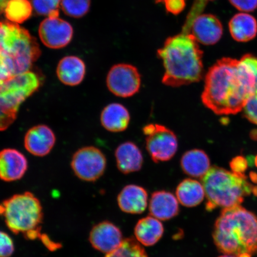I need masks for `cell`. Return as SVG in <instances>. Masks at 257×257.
Wrapping results in <instances>:
<instances>
[{
  "label": "cell",
  "instance_id": "9",
  "mask_svg": "<svg viewBox=\"0 0 257 257\" xmlns=\"http://www.w3.org/2000/svg\"><path fill=\"white\" fill-rule=\"evenodd\" d=\"M107 160L100 150L86 147L77 151L73 156L71 168L77 178L85 182H95L103 175Z\"/></svg>",
  "mask_w": 257,
  "mask_h": 257
},
{
  "label": "cell",
  "instance_id": "20",
  "mask_svg": "<svg viewBox=\"0 0 257 257\" xmlns=\"http://www.w3.org/2000/svg\"><path fill=\"white\" fill-rule=\"evenodd\" d=\"M229 30L231 36L237 42L251 41L257 35L256 19L249 13L240 12L230 19Z\"/></svg>",
  "mask_w": 257,
  "mask_h": 257
},
{
  "label": "cell",
  "instance_id": "24",
  "mask_svg": "<svg viewBox=\"0 0 257 257\" xmlns=\"http://www.w3.org/2000/svg\"><path fill=\"white\" fill-rule=\"evenodd\" d=\"M176 198L180 203L186 207H194L200 205L205 197L202 183L197 180L185 179L177 186Z\"/></svg>",
  "mask_w": 257,
  "mask_h": 257
},
{
  "label": "cell",
  "instance_id": "34",
  "mask_svg": "<svg viewBox=\"0 0 257 257\" xmlns=\"http://www.w3.org/2000/svg\"><path fill=\"white\" fill-rule=\"evenodd\" d=\"M14 77L12 75L11 72L5 62L4 59L0 56V88L3 84L8 80Z\"/></svg>",
  "mask_w": 257,
  "mask_h": 257
},
{
  "label": "cell",
  "instance_id": "22",
  "mask_svg": "<svg viewBox=\"0 0 257 257\" xmlns=\"http://www.w3.org/2000/svg\"><path fill=\"white\" fill-rule=\"evenodd\" d=\"M163 224L153 216H147L138 221L135 227V236L138 242L146 246H152L162 239Z\"/></svg>",
  "mask_w": 257,
  "mask_h": 257
},
{
  "label": "cell",
  "instance_id": "32",
  "mask_svg": "<svg viewBox=\"0 0 257 257\" xmlns=\"http://www.w3.org/2000/svg\"><path fill=\"white\" fill-rule=\"evenodd\" d=\"M229 165L232 172L237 174L243 175L248 169V162L245 157L239 156L230 161Z\"/></svg>",
  "mask_w": 257,
  "mask_h": 257
},
{
  "label": "cell",
  "instance_id": "25",
  "mask_svg": "<svg viewBox=\"0 0 257 257\" xmlns=\"http://www.w3.org/2000/svg\"><path fill=\"white\" fill-rule=\"evenodd\" d=\"M32 8L29 0H10L5 11L6 18L14 23L23 24L31 18Z\"/></svg>",
  "mask_w": 257,
  "mask_h": 257
},
{
  "label": "cell",
  "instance_id": "37",
  "mask_svg": "<svg viewBox=\"0 0 257 257\" xmlns=\"http://www.w3.org/2000/svg\"><path fill=\"white\" fill-rule=\"evenodd\" d=\"M252 139L257 140V131H253L251 134Z\"/></svg>",
  "mask_w": 257,
  "mask_h": 257
},
{
  "label": "cell",
  "instance_id": "12",
  "mask_svg": "<svg viewBox=\"0 0 257 257\" xmlns=\"http://www.w3.org/2000/svg\"><path fill=\"white\" fill-rule=\"evenodd\" d=\"M123 240L119 228L108 221L95 224L89 236V241L93 248L106 254L117 249Z\"/></svg>",
  "mask_w": 257,
  "mask_h": 257
},
{
  "label": "cell",
  "instance_id": "27",
  "mask_svg": "<svg viewBox=\"0 0 257 257\" xmlns=\"http://www.w3.org/2000/svg\"><path fill=\"white\" fill-rule=\"evenodd\" d=\"M91 0H62L61 7L66 15L74 18H80L89 11Z\"/></svg>",
  "mask_w": 257,
  "mask_h": 257
},
{
  "label": "cell",
  "instance_id": "1",
  "mask_svg": "<svg viewBox=\"0 0 257 257\" xmlns=\"http://www.w3.org/2000/svg\"><path fill=\"white\" fill-rule=\"evenodd\" d=\"M256 92L257 57L246 54L239 60L222 58L209 69L201 100L216 114H235Z\"/></svg>",
  "mask_w": 257,
  "mask_h": 257
},
{
  "label": "cell",
  "instance_id": "40",
  "mask_svg": "<svg viewBox=\"0 0 257 257\" xmlns=\"http://www.w3.org/2000/svg\"><path fill=\"white\" fill-rule=\"evenodd\" d=\"M208 1H214V0H208Z\"/></svg>",
  "mask_w": 257,
  "mask_h": 257
},
{
  "label": "cell",
  "instance_id": "11",
  "mask_svg": "<svg viewBox=\"0 0 257 257\" xmlns=\"http://www.w3.org/2000/svg\"><path fill=\"white\" fill-rule=\"evenodd\" d=\"M38 33L45 46L51 49H60L72 41L73 30L69 22L59 17H48L41 22Z\"/></svg>",
  "mask_w": 257,
  "mask_h": 257
},
{
  "label": "cell",
  "instance_id": "2",
  "mask_svg": "<svg viewBox=\"0 0 257 257\" xmlns=\"http://www.w3.org/2000/svg\"><path fill=\"white\" fill-rule=\"evenodd\" d=\"M190 34L169 37L157 55L163 61L165 72L164 84L179 87L200 81L203 77V52Z\"/></svg>",
  "mask_w": 257,
  "mask_h": 257
},
{
  "label": "cell",
  "instance_id": "29",
  "mask_svg": "<svg viewBox=\"0 0 257 257\" xmlns=\"http://www.w3.org/2000/svg\"><path fill=\"white\" fill-rule=\"evenodd\" d=\"M15 249L14 242L11 236L0 230V257H11Z\"/></svg>",
  "mask_w": 257,
  "mask_h": 257
},
{
  "label": "cell",
  "instance_id": "5",
  "mask_svg": "<svg viewBox=\"0 0 257 257\" xmlns=\"http://www.w3.org/2000/svg\"><path fill=\"white\" fill-rule=\"evenodd\" d=\"M201 181L207 199L205 208L208 211L240 205L255 186L247 181L245 174H237L217 166L211 167Z\"/></svg>",
  "mask_w": 257,
  "mask_h": 257
},
{
  "label": "cell",
  "instance_id": "33",
  "mask_svg": "<svg viewBox=\"0 0 257 257\" xmlns=\"http://www.w3.org/2000/svg\"><path fill=\"white\" fill-rule=\"evenodd\" d=\"M165 3L167 11L173 15H178L184 11L186 2L185 0H163Z\"/></svg>",
  "mask_w": 257,
  "mask_h": 257
},
{
  "label": "cell",
  "instance_id": "26",
  "mask_svg": "<svg viewBox=\"0 0 257 257\" xmlns=\"http://www.w3.org/2000/svg\"><path fill=\"white\" fill-rule=\"evenodd\" d=\"M105 257H149L146 250L137 239L133 237L124 239L121 245Z\"/></svg>",
  "mask_w": 257,
  "mask_h": 257
},
{
  "label": "cell",
  "instance_id": "28",
  "mask_svg": "<svg viewBox=\"0 0 257 257\" xmlns=\"http://www.w3.org/2000/svg\"><path fill=\"white\" fill-rule=\"evenodd\" d=\"M61 2L62 0H32V5L38 15L48 16L59 11Z\"/></svg>",
  "mask_w": 257,
  "mask_h": 257
},
{
  "label": "cell",
  "instance_id": "21",
  "mask_svg": "<svg viewBox=\"0 0 257 257\" xmlns=\"http://www.w3.org/2000/svg\"><path fill=\"white\" fill-rule=\"evenodd\" d=\"M130 120V112L124 105L119 103L108 104L101 114L102 126L111 133H121L126 130Z\"/></svg>",
  "mask_w": 257,
  "mask_h": 257
},
{
  "label": "cell",
  "instance_id": "3",
  "mask_svg": "<svg viewBox=\"0 0 257 257\" xmlns=\"http://www.w3.org/2000/svg\"><path fill=\"white\" fill-rule=\"evenodd\" d=\"M213 237L215 245L224 254L255 255L257 217L240 205L223 208L215 222Z\"/></svg>",
  "mask_w": 257,
  "mask_h": 257
},
{
  "label": "cell",
  "instance_id": "39",
  "mask_svg": "<svg viewBox=\"0 0 257 257\" xmlns=\"http://www.w3.org/2000/svg\"><path fill=\"white\" fill-rule=\"evenodd\" d=\"M254 163H255V166L257 168V156H256V157L255 158Z\"/></svg>",
  "mask_w": 257,
  "mask_h": 257
},
{
  "label": "cell",
  "instance_id": "15",
  "mask_svg": "<svg viewBox=\"0 0 257 257\" xmlns=\"http://www.w3.org/2000/svg\"><path fill=\"white\" fill-rule=\"evenodd\" d=\"M56 143L53 131L46 125H37L30 128L25 137L26 150L32 155L44 157L49 154Z\"/></svg>",
  "mask_w": 257,
  "mask_h": 257
},
{
  "label": "cell",
  "instance_id": "7",
  "mask_svg": "<svg viewBox=\"0 0 257 257\" xmlns=\"http://www.w3.org/2000/svg\"><path fill=\"white\" fill-rule=\"evenodd\" d=\"M40 85V76L32 71L13 77L3 84L0 88V131L14 123L21 104Z\"/></svg>",
  "mask_w": 257,
  "mask_h": 257
},
{
  "label": "cell",
  "instance_id": "19",
  "mask_svg": "<svg viewBox=\"0 0 257 257\" xmlns=\"http://www.w3.org/2000/svg\"><path fill=\"white\" fill-rule=\"evenodd\" d=\"M86 73L85 63L76 56L63 58L58 64L57 75L63 84L76 86L82 82Z\"/></svg>",
  "mask_w": 257,
  "mask_h": 257
},
{
  "label": "cell",
  "instance_id": "35",
  "mask_svg": "<svg viewBox=\"0 0 257 257\" xmlns=\"http://www.w3.org/2000/svg\"><path fill=\"white\" fill-rule=\"evenodd\" d=\"M9 1L10 0H0V16L5 13L6 6Z\"/></svg>",
  "mask_w": 257,
  "mask_h": 257
},
{
  "label": "cell",
  "instance_id": "16",
  "mask_svg": "<svg viewBox=\"0 0 257 257\" xmlns=\"http://www.w3.org/2000/svg\"><path fill=\"white\" fill-rule=\"evenodd\" d=\"M149 195L140 186L128 185L122 189L117 197L118 207L124 213L138 214L146 211Z\"/></svg>",
  "mask_w": 257,
  "mask_h": 257
},
{
  "label": "cell",
  "instance_id": "4",
  "mask_svg": "<svg viewBox=\"0 0 257 257\" xmlns=\"http://www.w3.org/2000/svg\"><path fill=\"white\" fill-rule=\"evenodd\" d=\"M0 216L9 229L26 239L40 238L44 243L48 236L41 233L44 219L43 208L36 196L31 192L15 194L0 203Z\"/></svg>",
  "mask_w": 257,
  "mask_h": 257
},
{
  "label": "cell",
  "instance_id": "14",
  "mask_svg": "<svg viewBox=\"0 0 257 257\" xmlns=\"http://www.w3.org/2000/svg\"><path fill=\"white\" fill-rule=\"evenodd\" d=\"M28 168L27 158L19 151L6 149L0 152V179L6 182L19 181Z\"/></svg>",
  "mask_w": 257,
  "mask_h": 257
},
{
  "label": "cell",
  "instance_id": "31",
  "mask_svg": "<svg viewBox=\"0 0 257 257\" xmlns=\"http://www.w3.org/2000/svg\"><path fill=\"white\" fill-rule=\"evenodd\" d=\"M229 2L240 12H252L257 9V0H229Z\"/></svg>",
  "mask_w": 257,
  "mask_h": 257
},
{
  "label": "cell",
  "instance_id": "18",
  "mask_svg": "<svg viewBox=\"0 0 257 257\" xmlns=\"http://www.w3.org/2000/svg\"><path fill=\"white\" fill-rule=\"evenodd\" d=\"M117 166L123 174L140 171L142 168L144 158L142 152L136 144L125 142L118 146L115 152Z\"/></svg>",
  "mask_w": 257,
  "mask_h": 257
},
{
  "label": "cell",
  "instance_id": "17",
  "mask_svg": "<svg viewBox=\"0 0 257 257\" xmlns=\"http://www.w3.org/2000/svg\"><path fill=\"white\" fill-rule=\"evenodd\" d=\"M149 210L151 215L157 219L169 220L179 214V201L175 196L169 192H154L150 199Z\"/></svg>",
  "mask_w": 257,
  "mask_h": 257
},
{
  "label": "cell",
  "instance_id": "36",
  "mask_svg": "<svg viewBox=\"0 0 257 257\" xmlns=\"http://www.w3.org/2000/svg\"><path fill=\"white\" fill-rule=\"evenodd\" d=\"M250 178L251 179L252 182L257 184V173L255 172H250L249 174Z\"/></svg>",
  "mask_w": 257,
  "mask_h": 257
},
{
  "label": "cell",
  "instance_id": "13",
  "mask_svg": "<svg viewBox=\"0 0 257 257\" xmlns=\"http://www.w3.org/2000/svg\"><path fill=\"white\" fill-rule=\"evenodd\" d=\"M223 26L216 16L203 14L197 16L191 25L190 34L198 43L206 46L216 44L223 35Z\"/></svg>",
  "mask_w": 257,
  "mask_h": 257
},
{
  "label": "cell",
  "instance_id": "8",
  "mask_svg": "<svg viewBox=\"0 0 257 257\" xmlns=\"http://www.w3.org/2000/svg\"><path fill=\"white\" fill-rule=\"evenodd\" d=\"M146 149L154 162H168L178 149V140L169 128L159 124H149L143 128Z\"/></svg>",
  "mask_w": 257,
  "mask_h": 257
},
{
  "label": "cell",
  "instance_id": "38",
  "mask_svg": "<svg viewBox=\"0 0 257 257\" xmlns=\"http://www.w3.org/2000/svg\"><path fill=\"white\" fill-rule=\"evenodd\" d=\"M218 257H237V256L232 255L224 254L223 255H221Z\"/></svg>",
  "mask_w": 257,
  "mask_h": 257
},
{
  "label": "cell",
  "instance_id": "10",
  "mask_svg": "<svg viewBox=\"0 0 257 257\" xmlns=\"http://www.w3.org/2000/svg\"><path fill=\"white\" fill-rule=\"evenodd\" d=\"M107 87L112 94L127 98L140 91L141 77L136 67L120 63L112 66L107 77Z\"/></svg>",
  "mask_w": 257,
  "mask_h": 257
},
{
  "label": "cell",
  "instance_id": "23",
  "mask_svg": "<svg viewBox=\"0 0 257 257\" xmlns=\"http://www.w3.org/2000/svg\"><path fill=\"white\" fill-rule=\"evenodd\" d=\"M181 166L186 175L194 178H202L210 170V160L204 151L193 149L182 156Z\"/></svg>",
  "mask_w": 257,
  "mask_h": 257
},
{
  "label": "cell",
  "instance_id": "30",
  "mask_svg": "<svg viewBox=\"0 0 257 257\" xmlns=\"http://www.w3.org/2000/svg\"><path fill=\"white\" fill-rule=\"evenodd\" d=\"M243 115L252 123L257 124V96L250 98L243 108Z\"/></svg>",
  "mask_w": 257,
  "mask_h": 257
},
{
  "label": "cell",
  "instance_id": "41",
  "mask_svg": "<svg viewBox=\"0 0 257 257\" xmlns=\"http://www.w3.org/2000/svg\"><path fill=\"white\" fill-rule=\"evenodd\" d=\"M255 95L257 96V92L256 93V94Z\"/></svg>",
  "mask_w": 257,
  "mask_h": 257
},
{
  "label": "cell",
  "instance_id": "6",
  "mask_svg": "<svg viewBox=\"0 0 257 257\" xmlns=\"http://www.w3.org/2000/svg\"><path fill=\"white\" fill-rule=\"evenodd\" d=\"M41 54L36 38L18 24L0 21V56L14 76L30 71Z\"/></svg>",
  "mask_w": 257,
  "mask_h": 257
}]
</instances>
